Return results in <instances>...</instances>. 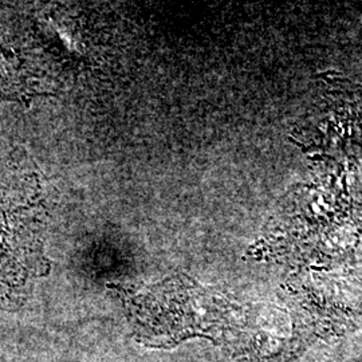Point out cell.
Wrapping results in <instances>:
<instances>
[{
	"label": "cell",
	"instance_id": "cell-1",
	"mask_svg": "<svg viewBox=\"0 0 362 362\" xmlns=\"http://www.w3.org/2000/svg\"><path fill=\"white\" fill-rule=\"evenodd\" d=\"M15 65L10 57L0 47V89H8L15 76Z\"/></svg>",
	"mask_w": 362,
	"mask_h": 362
}]
</instances>
